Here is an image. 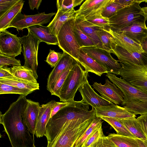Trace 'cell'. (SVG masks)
<instances>
[{
  "instance_id": "32",
  "label": "cell",
  "mask_w": 147,
  "mask_h": 147,
  "mask_svg": "<svg viewBox=\"0 0 147 147\" xmlns=\"http://www.w3.org/2000/svg\"><path fill=\"white\" fill-rule=\"evenodd\" d=\"M100 118L109 124L116 131L117 134L136 138L127 129L120 119L105 117Z\"/></svg>"
},
{
  "instance_id": "21",
  "label": "cell",
  "mask_w": 147,
  "mask_h": 147,
  "mask_svg": "<svg viewBox=\"0 0 147 147\" xmlns=\"http://www.w3.org/2000/svg\"><path fill=\"white\" fill-rule=\"evenodd\" d=\"M76 20L81 30L90 38L96 46L103 49L102 43L97 34V31L103 28L88 22L82 16L77 15Z\"/></svg>"
},
{
  "instance_id": "19",
  "label": "cell",
  "mask_w": 147,
  "mask_h": 147,
  "mask_svg": "<svg viewBox=\"0 0 147 147\" xmlns=\"http://www.w3.org/2000/svg\"><path fill=\"white\" fill-rule=\"evenodd\" d=\"M59 61L48 77L47 88L49 92L60 75L68 68L75 59L69 54L63 52Z\"/></svg>"
},
{
  "instance_id": "10",
  "label": "cell",
  "mask_w": 147,
  "mask_h": 147,
  "mask_svg": "<svg viewBox=\"0 0 147 147\" xmlns=\"http://www.w3.org/2000/svg\"><path fill=\"white\" fill-rule=\"evenodd\" d=\"M28 34L21 37L23 54L25 60L24 65L32 70L37 79L38 63V52L39 45L41 42L28 30Z\"/></svg>"
},
{
  "instance_id": "4",
  "label": "cell",
  "mask_w": 147,
  "mask_h": 147,
  "mask_svg": "<svg viewBox=\"0 0 147 147\" xmlns=\"http://www.w3.org/2000/svg\"><path fill=\"white\" fill-rule=\"evenodd\" d=\"M94 119H80L70 122L56 139L47 147H74Z\"/></svg>"
},
{
  "instance_id": "38",
  "label": "cell",
  "mask_w": 147,
  "mask_h": 147,
  "mask_svg": "<svg viewBox=\"0 0 147 147\" xmlns=\"http://www.w3.org/2000/svg\"><path fill=\"white\" fill-rule=\"evenodd\" d=\"M32 92L0 82V94H16L26 96Z\"/></svg>"
},
{
  "instance_id": "16",
  "label": "cell",
  "mask_w": 147,
  "mask_h": 147,
  "mask_svg": "<svg viewBox=\"0 0 147 147\" xmlns=\"http://www.w3.org/2000/svg\"><path fill=\"white\" fill-rule=\"evenodd\" d=\"M111 53L115 55L119 61L124 64H132L140 65L147 64V54L129 51L115 44L113 45Z\"/></svg>"
},
{
  "instance_id": "5",
  "label": "cell",
  "mask_w": 147,
  "mask_h": 147,
  "mask_svg": "<svg viewBox=\"0 0 147 147\" xmlns=\"http://www.w3.org/2000/svg\"><path fill=\"white\" fill-rule=\"evenodd\" d=\"M76 18L71 19L65 22L61 27L57 36L59 48L77 62L81 48L74 33Z\"/></svg>"
},
{
  "instance_id": "14",
  "label": "cell",
  "mask_w": 147,
  "mask_h": 147,
  "mask_svg": "<svg viewBox=\"0 0 147 147\" xmlns=\"http://www.w3.org/2000/svg\"><path fill=\"white\" fill-rule=\"evenodd\" d=\"M92 86L105 100L116 105H121L123 101L124 95L120 90L108 79H106L105 83L102 85L101 83H94Z\"/></svg>"
},
{
  "instance_id": "7",
  "label": "cell",
  "mask_w": 147,
  "mask_h": 147,
  "mask_svg": "<svg viewBox=\"0 0 147 147\" xmlns=\"http://www.w3.org/2000/svg\"><path fill=\"white\" fill-rule=\"evenodd\" d=\"M144 2L146 3L147 0H138L132 5L120 9L109 18L111 28H122L144 17L141 14L142 8L140 5Z\"/></svg>"
},
{
  "instance_id": "34",
  "label": "cell",
  "mask_w": 147,
  "mask_h": 147,
  "mask_svg": "<svg viewBox=\"0 0 147 147\" xmlns=\"http://www.w3.org/2000/svg\"><path fill=\"white\" fill-rule=\"evenodd\" d=\"M102 119L96 117L81 137L76 143L74 147H81L86 139L96 129L102 125Z\"/></svg>"
},
{
  "instance_id": "31",
  "label": "cell",
  "mask_w": 147,
  "mask_h": 147,
  "mask_svg": "<svg viewBox=\"0 0 147 147\" xmlns=\"http://www.w3.org/2000/svg\"><path fill=\"white\" fill-rule=\"evenodd\" d=\"M13 76L20 79L37 83L33 71L24 66H12L10 67Z\"/></svg>"
},
{
  "instance_id": "51",
  "label": "cell",
  "mask_w": 147,
  "mask_h": 147,
  "mask_svg": "<svg viewBox=\"0 0 147 147\" xmlns=\"http://www.w3.org/2000/svg\"><path fill=\"white\" fill-rule=\"evenodd\" d=\"M140 45L144 52L147 54V37L144 40Z\"/></svg>"
},
{
  "instance_id": "18",
  "label": "cell",
  "mask_w": 147,
  "mask_h": 147,
  "mask_svg": "<svg viewBox=\"0 0 147 147\" xmlns=\"http://www.w3.org/2000/svg\"><path fill=\"white\" fill-rule=\"evenodd\" d=\"M27 105L23 114L22 119L24 124L30 133L35 135L40 106L39 102L27 99Z\"/></svg>"
},
{
  "instance_id": "12",
  "label": "cell",
  "mask_w": 147,
  "mask_h": 147,
  "mask_svg": "<svg viewBox=\"0 0 147 147\" xmlns=\"http://www.w3.org/2000/svg\"><path fill=\"white\" fill-rule=\"evenodd\" d=\"M21 37L6 30L0 32V54L15 57L22 51Z\"/></svg>"
},
{
  "instance_id": "53",
  "label": "cell",
  "mask_w": 147,
  "mask_h": 147,
  "mask_svg": "<svg viewBox=\"0 0 147 147\" xmlns=\"http://www.w3.org/2000/svg\"><path fill=\"white\" fill-rule=\"evenodd\" d=\"M141 14L144 17L146 20H147V7L142 8Z\"/></svg>"
},
{
  "instance_id": "11",
  "label": "cell",
  "mask_w": 147,
  "mask_h": 147,
  "mask_svg": "<svg viewBox=\"0 0 147 147\" xmlns=\"http://www.w3.org/2000/svg\"><path fill=\"white\" fill-rule=\"evenodd\" d=\"M55 12L46 14L45 12L33 15H26L21 12L18 13L14 18L8 27H14L17 30H22L30 26L37 25H42L49 22Z\"/></svg>"
},
{
  "instance_id": "55",
  "label": "cell",
  "mask_w": 147,
  "mask_h": 147,
  "mask_svg": "<svg viewBox=\"0 0 147 147\" xmlns=\"http://www.w3.org/2000/svg\"><path fill=\"white\" fill-rule=\"evenodd\" d=\"M32 147H36L35 145H34V146H33Z\"/></svg>"
},
{
  "instance_id": "43",
  "label": "cell",
  "mask_w": 147,
  "mask_h": 147,
  "mask_svg": "<svg viewBox=\"0 0 147 147\" xmlns=\"http://www.w3.org/2000/svg\"><path fill=\"white\" fill-rule=\"evenodd\" d=\"M63 53L50 49L45 61L51 67H54L59 61Z\"/></svg>"
},
{
  "instance_id": "25",
  "label": "cell",
  "mask_w": 147,
  "mask_h": 147,
  "mask_svg": "<svg viewBox=\"0 0 147 147\" xmlns=\"http://www.w3.org/2000/svg\"><path fill=\"white\" fill-rule=\"evenodd\" d=\"M106 30L113 36L116 45L129 51L136 52L140 53H144L140 44L126 36L113 31L110 27Z\"/></svg>"
},
{
  "instance_id": "1",
  "label": "cell",
  "mask_w": 147,
  "mask_h": 147,
  "mask_svg": "<svg viewBox=\"0 0 147 147\" xmlns=\"http://www.w3.org/2000/svg\"><path fill=\"white\" fill-rule=\"evenodd\" d=\"M25 96L20 95L11 104L4 114L0 113V123L3 125L12 147H32L34 145V136L30 134L24 124L22 117L27 105Z\"/></svg>"
},
{
  "instance_id": "30",
  "label": "cell",
  "mask_w": 147,
  "mask_h": 147,
  "mask_svg": "<svg viewBox=\"0 0 147 147\" xmlns=\"http://www.w3.org/2000/svg\"><path fill=\"white\" fill-rule=\"evenodd\" d=\"M120 119L127 129L136 138L147 140L136 117Z\"/></svg>"
},
{
  "instance_id": "3",
  "label": "cell",
  "mask_w": 147,
  "mask_h": 147,
  "mask_svg": "<svg viewBox=\"0 0 147 147\" xmlns=\"http://www.w3.org/2000/svg\"><path fill=\"white\" fill-rule=\"evenodd\" d=\"M106 76L122 92L123 107L135 115L147 114V92L127 82L115 74L108 73Z\"/></svg>"
},
{
  "instance_id": "8",
  "label": "cell",
  "mask_w": 147,
  "mask_h": 147,
  "mask_svg": "<svg viewBox=\"0 0 147 147\" xmlns=\"http://www.w3.org/2000/svg\"><path fill=\"white\" fill-rule=\"evenodd\" d=\"M120 62L122 68L119 75L129 84L147 92V64L140 65Z\"/></svg>"
},
{
  "instance_id": "39",
  "label": "cell",
  "mask_w": 147,
  "mask_h": 147,
  "mask_svg": "<svg viewBox=\"0 0 147 147\" xmlns=\"http://www.w3.org/2000/svg\"><path fill=\"white\" fill-rule=\"evenodd\" d=\"M125 7L126 6L115 2L114 0H110L102 10L101 14L104 17L109 18L119 10Z\"/></svg>"
},
{
  "instance_id": "37",
  "label": "cell",
  "mask_w": 147,
  "mask_h": 147,
  "mask_svg": "<svg viewBox=\"0 0 147 147\" xmlns=\"http://www.w3.org/2000/svg\"><path fill=\"white\" fill-rule=\"evenodd\" d=\"M102 125L95 130L84 141L81 147H95L103 134Z\"/></svg>"
},
{
  "instance_id": "9",
  "label": "cell",
  "mask_w": 147,
  "mask_h": 147,
  "mask_svg": "<svg viewBox=\"0 0 147 147\" xmlns=\"http://www.w3.org/2000/svg\"><path fill=\"white\" fill-rule=\"evenodd\" d=\"M84 52L105 68L108 73L119 75L122 67L119 61L115 59L111 53L96 46L81 48Z\"/></svg>"
},
{
  "instance_id": "44",
  "label": "cell",
  "mask_w": 147,
  "mask_h": 147,
  "mask_svg": "<svg viewBox=\"0 0 147 147\" xmlns=\"http://www.w3.org/2000/svg\"><path fill=\"white\" fill-rule=\"evenodd\" d=\"M19 0H0V17L18 2Z\"/></svg>"
},
{
  "instance_id": "23",
  "label": "cell",
  "mask_w": 147,
  "mask_h": 147,
  "mask_svg": "<svg viewBox=\"0 0 147 147\" xmlns=\"http://www.w3.org/2000/svg\"><path fill=\"white\" fill-rule=\"evenodd\" d=\"M28 30L39 40L48 45H58L57 36L47 26L37 24L29 27Z\"/></svg>"
},
{
  "instance_id": "15",
  "label": "cell",
  "mask_w": 147,
  "mask_h": 147,
  "mask_svg": "<svg viewBox=\"0 0 147 147\" xmlns=\"http://www.w3.org/2000/svg\"><path fill=\"white\" fill-rule=\"evenodd\" d=\"M87 77L88 75L78 89L83 101L93 107L108 106L114 104L105 100L96 92L89 84Z\"/></svg>"
},
{
  "instance_id": "48",
  "label": "cell",
  "mask_w": 147,
  "mask_h": 147,
  "mask_svg": "<svg viewBox=\"0 0 147 147\" xmlns=\"http://www.w3.org/2000/svg\"><path fill=\"white\" fill-rule=\"evenodd\" d=\"M13 76L10 68L7 66L0 67V79L4 78L9 76Z\"/></svg>"
},
{
  "instance_id": "36",
  "label": "cell",
  "mask_w": 147,
  "mask_h": 147,
  "mask_svg": "<svg viewBox=\"0 0 147 147\" xmlns=\"http://www.w3.org/2000/svg\"><path fill=\"white\" fill-rule=\"evenodd\" d=\"M97 34L102 43L103 49L110 52L112 46L116 44L113 36L106 30L103 29L98 31Z\"/></svg>"
},
{
  "instance_id": "54",
  "label": "cell",
  "mask_w": 147,
  "mask_h": 147,
  "mask_svg": "<svg viewBox=\"0 0 147 147\" xmlns=\"http://www.w3.org/2000/svg\"><path fill=\"white\" fill-rule=\"evenodd\" d=\"M144 140L145 143H146L147 147V140Z\"/></svg>"
},
{
  "instance_id": "45",
  "label": "cell",
  "mask_w": 147,
  "mask_h": 147,
  "mask_svg": "<svg viewBox=\"0 0 147 147\" xmlns=\"http://www.w3.org/2000/svg\"><path fill=\"white\" fill-rule=\"evenodd\" d=\"M136 119L147 138V114L141 115Z\"/></svg>"
},
{
  "instance_id": "52",
  "label": "cell",
  "mask_w": 147,
  "mask_h": 147,
  "mask_svg": "<svg viewBox=\"0 0 147 147\" xmlns=\"http://www.w3.org/2000/svg\"><path fill=\"white\" fill-rule=\"evenodd\" d=\"M136 139L139 147H147L146 145L144 140V139L139 138Z\"/></svg>"
},
{
  "instance_id": "42",
  "label": "cell",
  "mask_w": 147,
  "mask_h": 147,
  "mask_svg": "<svg viewBox=\"0 0 147 147\" xmlns=\"http://www.w3.org/2000/svg\"><path fill=\"white\" fill-rule=\"evenodd\" d=\"M11 65L12 66L21 65V61L15 57L0 54V67Z\"/></svg>"
},
{
  "instance_id": "50",
  "label": "cell",
  "mask_w": 147,
  "mask_h": 147,
  "mask_svg": "<svg viewBox=\"0 0 147 147\" xmlns=\"http://www.w3.org/2000/svg\"><path fill=\"white\" fill-rule=\"evenodd\" d=\"M137 1L138 0H114L115 2L126 7L132 5Z\"/></svg>"
},
{
  "instance_id": "28",
  "label": "cell",
  "mask_w": 147,
  "mask_h": 147,
  "mask_svg": "<svg viewBox=\"0 0 147 147\" xmlns=\"http://www.w3.org/2000/svg\"><path fill=\"white\" fill-rule=\"evenodd\" d=\"M24 2L23 0H19L0 17V32L8 28L14 18L18 13L21 12Z\"/></svg>"
},
{
  "instance_id": "6",
  "label": "cell",
  "mask_w": 147,
  "mask_h": 147,
  "mask_svg": "<svg viewBox=\"0 0 147 147\" xmlns=\"http://www.w3.org/2000/svg\"><path fill=\"white\" fill-rule=\"evenodd\" d=\"M88 74V73L84 70L79 64L75 65L62 86L59 96L60 101L64 102L74 101L77 90Z\"/></svg>"
},
{
  "instance_id": "20",
  "label": "cell",
  "mask_w": 147,
  "mask_h": 147,
  "mask_svg": "<svg viewBox=\"0 0 147 147\" xmlns=\"http://www.w3.org/2000/svg\"><path fill=\"white\" fill-rule=\"evenodd\" d=\"M56 102L52 100L40 106L35 134L37 138L44 136L46 126L51 118L52 111Z\"/></svg>"
},
{
  "instance_id": "24",
  "label": "cell",
  "mask_w": 147,
  "mask_h": 147,
  "mask_svg": "<svg viewBox=\"0 0 147 147\" xmlns=\"http://www.w3.org/2000/svg\"><path fill=\"white\" fill-rule=\"evenodd\" d=\"M78 63L81 65L87 72H90L99 76L108 73L107 70L81 49Z\"/></svg>"
},
{
  "instance_id": "33",
  "label": "cell",
  "mask_w": 147,
  "mask_h": 147,
  "mask_svg": "<svg viewBox=\"0 0 147 147\" xmlns=\"http://www.w3.org/2000/svg\"><path fill=\"white\" fill-rule=\"evenodd\" d=\"M78 63L75 60L68 68L60 75L52 88L50 92L51 95L59 97L64 83L74 66Z\"/></svg>"
},
{
  "instance_id": "27",
  "label": "cell",
  "mask_w": 147,
  "mask_h": 147,
  "mask_svg": "<svg viewBox=\"0 0 147 147\" xmlns=\"http://www.w3.org/2000/svg\"><path fill=\"white\" fill-rule=\"evenodd\" d=\"M0 82L32 92L39 89L38 83H34L14 76L0 79Z\"/></svg>"
},
{
  "instance_id": "17",
  "label": "cell",
  "mask_w": 147,
  "mask_h": 147,
  "mask_svg": "<svg viewBox=\"0 0 147 147\" xmlns=\"http://www.w3.org/2000/svg\"><path fill=\"white\" fill-rule=\"evenodd\" d=\"M94 108L95 110L96 117H105L122 119L136 117L134 113L115 104L108 106Z\"/></svg>"
},
{
  "instance_id": "47",
  "label": "cell",
  "mask_w": 147,
  "mask_h": 147,
  "mask_svg": "<svg viewBox=\"0 0 147 147\" xmlns=\"http://www.w3.org/2000/svg\"><path fill=\"white\" fill-rule=\"evenodd\" d=\"M56 102L52 111L51 118L62 109L70 105L73 102Z\"/></svg>"
},
{
  "instance_id": "35",
  "label": "cell",
  "mask_w": 147,
  "mask_h": 147,
  "mask_svg": "<svg viewBox=\"0 0 147 147\" xmlns=\"http://www.w3.org/2000/svg\"><path fill=\"white\" fill-rule=\"evenodd\" d=\"M74 33L81 48L96 46L90 38L81 30L76 20Z\"/></svg>"
},
{
  "instance_id": "13",
  "label": "cell",
  "mask_w": 147,
  "mask_h": 147,
  "mask_svg": "<svg viewBox=\"0 0 147 147\" xmlns=\"http://www.w3.org/2000/svg\"><path fill=\"white\" fill-rule=\"evenodd\" d=\"M145 21L143 17L122 28L111 29L118 33L126 36L140 45L147 37V27Z\"/></svg>"
},
{
  "instance_id": "26",
  "label": "cell",
  "mask_w": 147,
  "mask_h": 147,
  "mask_svg": "<svg viewBox=\"0 0 147 147\" xmlns=\"http://www.w3.org/2000/svg\"><path fill=\"white\" fill-rule=\"evenodd\" d=\"M77 15L74 9L66 12L57 10L54 17L47 26L57 36L62 26L69 20L76 18Z\"/></svg>"
},
{
  "instance_id": "46",
  "label": "cell",
  "mask_w": 147,
  "mask_h": 147,
  "mask_svg": "<svg viewBox=\"0 0 147 147\" xmlns=\"http://www.w3.org/2000/svg\"><path fill=\"white\" fill-rule=\"evenodd\" d=\"M95 147H117L108 138L105 136L100 140Z\"/></svg>"
},
{
  "instance_id": "29",
  "label": "cell",
  "mask_w": 147,
  "mask_h": 147,
  "mask_svg": "<svg viewBox=\"0 0 147 147\" xmlns=\"http://www.w3.org/2000/svg\"><path fill=\"white\" fill-rule=\"evenodd\" d=\"M107 136L117 147H139L136 138L115 133L109 134Z\"/></svg>"
},
{
  "instance_id": "22",
  "label": "cell",
  "mask_w": 147,
  "mask_h": 147,
  "mask_svg": "<svg viewBox=\"0 0 147 147\" xmlns=\"http://www.w3.org/2000/svg\"><path fill=\"white\" fill-rule=\"evenodd\" d=\"M110 1V0H86L76 11L77 14L82 16L86 18L101 13L102 10Z\"/></svg>"
},
{
  "instance_id": "41",
  "label": "cell",
  "mask_w": 147,
  "mask_h": 147,
  "mask_svg": "<svg viewBox=\"0 0 147 147\" xmlns=\"http://www.w3.org/2000/svg\"><path fill=\"white\" fill-rule=\"evenodd\" d=\"M85 18L88 22L103 29L107 30L110 27L109 18L104 17L101 13L90 16Z\"/></svg>"
},
{
  "instance_id": "49",
  "label": "cell",
  "mask_w": 147,
  "mask_h": 147,
  "mask_svg": "<svg viewBox=\"0 0 147 147\" xmlns=\"http://www.w3.org/2000/svg\"><path fill=\"white\" fill-rule=\"evenodd\" d=\"M42 0H29L28 3L30 9L33 10L34 8L38 9L40 5Z\"/></svg>"
},
{
  "instance_id": "40",
  "label": "cell",
  "mask_w": 147,
  "mask_h": 147,
  "mask_svg": "<svg viewBox=\"0 0 147 147\" xmlns=\"http://www.w3.org/2000/svg\"><path fill=\"white\" fill-rule=\"evenodd\" d=\"M84 0H57V10L66 12L74 9L76 7L80 5Z\"/></svg>"
},
{
  "instance_id": "2",
  "label": "cell",
  "mask_w": 147,
  "mask_h": 147,
  "mask_svg": "<svg viewBox=\"0 0 147 147\" xmlns=\"http://www.w3.org/2000/svg\"><path fill=\"white\" fill-rule=\"evenodd\" d=\"M89 106L82 100H74L51 117L46 126L44 135L47 140V146L56 139L64 127L70 122L80 119L95 118L96 117L95 109L92 107L90 110Z\"/></svg>"
}]
</instances>
